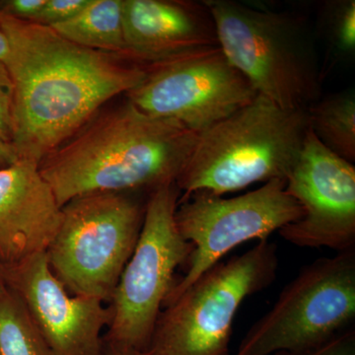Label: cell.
Instances as JSON below:
<instances>
[{
  "instance_id": "cell-1",
  "label": "cell",
  "mask_w": 355,
  "mask_h": 355,
  "mask_svg": "<svg viewBox=\"0 0 355 355\" xmlns=\"http://www.w3.org/2000/svg\"><path fill=\"white\" fill-rule=\"evenodd\" d=\"M14 84L12 146L40 165L92 120L103 105L137 88L146 67L83 48L48 26L0 12Z\"/></svg>"
},
{
  "instance_id": "cell-2",
  "label": "cell",
  "mask_w": 355,
  "mask_h": 355,
  "mask_svg": "<svg viewBox=\"0 0 355 355\" xmlns=\"http://www.w3.org/2000/svg\"><path fill=\"white\" fill-rule=\"evenodd\" d=\"M198 133L128 101L94 116L49 154L39 170L60 207L93 193L153 191L176 183Z\"/></svg>"
},
{
  "instance_id": "cell-3",
  "label": "cell",
  "mask_w": 355,
  "mask_h": 355,
  "mask_svg": "<svg viewBox=\"0 0 355 355\" xmlns=\"http://www.w3.org/2000/svg\"><path fill=\"white\" fill-rule=\"evenodd\" d=\"M309 128L307 109H284L257 95L198 135L175 183L182 198L196 193L221 197L256 183L286 180Z\"/></svg>"
},
{
  "instance_id": "cell-4",
  "label": "cell",
  "mask_w": 355,
  "mask_h": 355,
  "mask_svg": "<svg viewBox=\"0 0 355 355\" xmlns=\"http://www.w3.org/2000/svg\"><path fill=\"white\" fill-rule=\"evenodd\" d=\"M203 2L219 49L259 95L289 110L319 100V64L304 20L228 0Z\"/></svg>"
},
{
  "instance_id": "cell-5",
  "label": "cell",
  "mask_w": 355,
  "mask_h": 355,
  "mask_svg": "<svg viewBox=\"0 0 355 355\" xmlns=\"http://www.w3.org/2000/svg\"><path fill=\"white\" fill-rule=\"evenodd\" d=\"M146 205L128 193H93L62 207L46 250L51 272L72 295L109 301L133 253Z\"/></svg>"
},
{
  "instance_id": "cell-6",
  "label": "cell",
  "mask_w": 355,
  "mask_h": 355,
  "mask_svg": "<svg viewBox=\"0 0 355 355\" xmlns=\"http://www.w3.org/2000/svg\"><path fill=\"white\" fill-rule=\"evenodd\" d=\"M277 263V247L266 240L212 266L165 305L146 355H229L236 313L272 284Z\"/></svg>"
},
{
  "instance_id": "cell-7",
  "label": "cell",
  "mask_w": 355,
  "mask_h": 355,
  "mask_svg": "<svg viewBox=\"0 0 355 355\" xmlns=\"http://www.w3.org/2000/svg\"><path fill=\"white\" fill-rule=\"evenodd\" d=\"M179 196L176 184H166L146 200L137 246L109 300L105 347L148 349L161 308L174 286L175 270L193 251L177 227Z\"/></svg>"
},
{
  "instance_id": "cell-8",
  "label": "cell",
  "mask_w": 355,
  "mask_h": 355,
  "mask_svg": "<svg viewBox=\"0 0 355 355\" xmlns=\"http://www.w3.org/2000/svg\"><path fill=\"white\" fill-rule=\"evenodd\" d=\"M355 319V248L306 266L250 329L236 355L302 354L345 333Z\"/></svg>"
},
{
  "instance_id": "cell-9",
  "label": "cell",
  "mask_w": 355,
  "mask_h": 355,
  "mask_svg": "<svg viewBox=\"0 0 355 355\" xmlns=\"http://www.w3.org/2000/svg\"><path fill=\"white\" fill-rule=\"evenodd\" d=\"M286 184V180L277 179L235 198L196 193L179 200L177 227L193 251L186 275L174 284L164 305L235 247L250 240L266 241L275 231L299 220L302 207L287 193Z\"/></svg>"
},
{
  "instance_id": "cell-10",
  "label": "cell",
  "mask_w": 355,
  "mask_h": 355,
  "mask_svg": "<svg viewBox=\"0 0 355 355\" xmlns=\"http://www.w3.org/2000/svg\"><path fill=\"white\" fill-rule=\"evenodd\" d=\"M146 69V78L128 93V101L144 113L179 121L198 135L258 95L219 46Z\"/></svg>"
},
{
  "instance_id": "cell-11",
  "label": "cell",
  "mask_w": 355,
  "mask_h": 355,
  "mask_svg": "<svg viewBox=\"0 0 355 355\" xmlns=\"http://www.w3.org/2000/svg\"><path fill=\"white\" fill-rule=\"evenodd\" d=\"M286 191L303 216L279 234L299 247L355 248V167L331 153L308 130L300 155L286 178Z\"/></svg>"
},
{
  "instance_id": "cell-12",
  "label": "cell",
  "mask_w": 355,
  "mask_h": 355,
  "mask_svg": "<svg viewBox=\"0 0 355 355\" xmlns=\"http://www.w3.org/2000/svg\"><path fill=\"white\" fill-rule=\"evenodd\" d=\"M3 268L6 286L19 297L51 355H105V301L72 295L51 272L46 253Z\"/></svg>"
},
{
  "instance_id": "cell-13",
  "label": "cell",
  "mask_w": 355,
  "mask_h": 355,
  "mask_svg": "<svg viewBox=\"0 0 355 355\" xmlns=\"http://www.w3.org/2000/svg\"><path fill=\"white\" fill-rule=\"evenodd\" d=\"M125 58L142 67L218 48L205 2L123 0Z\"/></svg>"
},
{
  "instance_id": "cell-14",
  "label": "cell",
  "mask_w": 355,
  "mask_h": 355,
  "mask_svg": "<svg viewBox=\"0 0 355 355\" xmlns=\"http://www.w3.org/2000/svg\"><path fill=\"white\" fill-rule=\"evenodd\" d=\"M60 216L62 207L38 164L19 159L0 170V266L9 268L44 253Z\"/></svg>"
},
{
  "instance_id": "cell-15",
  "label": "cell",
  "mask_w": 355,
  "mask_h": 355,
  "mask_svg": "<svg viewBox=\"0 0 355 355\" xmlns=\"http://www.w3.org/2000/svg\"><path fill=\"white\" fill-rule=\"evenodd\" d=\"M51 28L83 48L125 58L123 0H89L80 12Z\"/></svg>"
},
{
  "instance_id": "cell-16",
  "label": "cell",
  "mask_w": 355,
  "mask_h": 355,
  "mask_svg": "<svg viewBox=\"0 0 355 355\" xmlns=\"http://www.w3.org/2000/svg\"><path fill=\"white\" fill-rule=\"evenodd\" d=\"M311 130L331 153L347 162L355 161L354 91L329 96L307 108Z\"/></svg>"
},
{
  "instance_id": "cell-17",
  "label": "cell",
  "mask_w": 355,
  "mask_h": 355,
  "mask_svg": "<svg viewBox=\"0 0 355 355\" xmlns=\"http://www.w3.org/2000/svg\"><path fill=\"white\" fill-rule=\"evenodd\" d=\"M0 355H51L24 305L8 287L0 297Z\"/></svg>"
},
{
  "instance_id": "cell-18",
  "label": "cell",
  "mask_w": 355,
  "mask_h": 355,
  "mask_svg": "<svg viewBox=\"0 0 355 355\" xmlns=\"http://www.w3.org/2000/svg\"><path fill=\"white\" fill-rule=\"evenodd\" d=\"M331 33L336 49L343 53H354L355 48L354 0L336 4L334 11Z\"/></svg>"
},
{
  "instance_id": "cell-19",
  "label": "cell",
  "mask_w": 355,
  "mask_h": 355,
  "mask_svg": "<svg viewBox=\"0 0 355 355\" xmlns=\"http://www.w3.org/2000/svg\"><path fill=\"white\" fill-rule=\"evenodd\" d=\"M14 84L7 65L0 60V140L12 144L14 130Z\"/></svg>"
},
{
  "instance_id": "cell-20",
  "label": "cell",
  "mask_w": 355,
  "mask_h": 355,
  "mask_svg": "<svg viewBox=\"0 0 355 355\" xmlns=\"http://www.w3.org/2000/svg\"><path fill=\"white\" fill-rule=\"evenodd\" d=\"M89 0H46L39 13L29 22L48 26L57 25L76 16Z\"/></svg>"
},
{
  "instance_id": "cell-21",
  "label": "cell",
  "mask_w": 355,
  "mask_h": 355,
  "mask_svg": "<svg viewBox=\"0 0 355 355\" xmlns=\"http://www.w3.org/2000/svg\"><path fill=\"white\" fill-rule=\"evenodd\" d=\"M44 3L46 0H7L0 2V12L16 19L31 21Z\"/></svg>"
},
{
  "instance_id": "cell-22",
  "label": "cell",
  "mask_w": 355,
  "mask_h": 355,
  "mask_svg": "<svg viewBox=\"0 0 355 355\" xmlns=\"http://www.w3.org/2000/svg\"><path fill=\"white\" fill-rule=\"evenodd\" d=\"M292 355V354H277ZM296 355H355V334L354 330L345 331L331 342L312 352Z\"/></svg>"
},
{
  "instance_id": "cell-23",
  "label": "cell",
  "mask_w": 355,
  "mask_h": 355,
  "mask_svg": "<svg viewBox=\"0 0 355 355\" xmlns=\"http://www.w3.org/2000/svg\"><path fill=\"white\" fill-rule=\"evenodd\" d=\"M19 160L12 146L0 140V170L13 165Z\"/></svg>"
},
{
  "instance_id": "cell-24",
  "label": "cell",
  "mask_w": 355,
  "mask_h": 355,
  "mask_svg": "<svg viewBox=\"0 0 355 355\" xmlns=\"http://www.w3.org/2000/svg\"><path fill=\"white\" fill-rule=\"evenodd\" d=\"M105 355H146V352H137V350L106 347V354Z\"/></svg>"
},
{
  "instance_id": "cell-25",
  "label": "cell",
  "mask_w": 355,
  "mask_h": 355,
  "mask_svg": "<svg viewBox=\"0 0 355 355\" xmlns=\"http://www.w3.org/2000/svg\"><path fill=\"white\" fill-rule=\"evenodd\" d=\"M9 53V43L6 34L0 30V60L6 62Z\"/></svg>"
},
{
  "instance_id": "cell-26",
  "label": "cell",
  "mask_w": 355,
  "mask_h": 355,
  "mask_svg": "<svg viewBox=\"0 0 355 355\" xmlns=\"http://www.w3.org/2000/svg\"><path fill=\"white\" fill-rule=\"evenodd\" d=\"M7 291L6 279H4L3 268L0 266V297Z\"/></svg>"
}]
</instances>
